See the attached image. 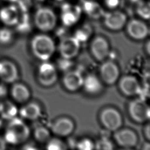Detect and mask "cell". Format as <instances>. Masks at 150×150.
Wrapping results in <instances>:
<instances>
[{
    "mask_svg": "<svg viewBox=\"0 0 150 150\" xmlns=\"http://www.w3.org/2000/svg\"><path fill=\"white\" fill-rule=\"evenodd\" d=\"M30 45L35 56L43 62L47 61L53 55L56 50L54 40L46 34L35 36Z\"/></svg>",
    "mask_w": 150,
    "mask_h": 150,
    "instance_id": "6da1fadb",
    "label": "cell"
},
{
    "mask_svg": "<svg viewBox=\"0 0 150 150\" xmlns=\"http://www.w3.org/2000/svg\"><path fill=\"white\" fill-rule=\"evenodd\" d=\"M10 120L5 135V140L12 144L26 141L30 135V130L27 125L21 119L16 117Z\"/></svg>",
    "mask_w": 150,
    "mask_h": 150,
    "instance_id": "7a4b0ae2",
    "label": "cell"
},
{
    "mask_svg": "<svg viewBox=\"0 0 150 150\" xmlns=\"http://www.w3.org/2000/svg\"><path fill=\"white\" fill-rule=\"evenodd\" d=\"M34 22L38 29L43 32L53 30L56 24L54 12L48 8H39L35 13Z\"/></svg>",
    "mask_w": 150,
    "mask_h": 150,
    "instance_id": "3957f363",
    "label": "cell"
},
{
    "mask_svg": "<svg viewBox=\"0 0 150 150\" xmlns=\"http://www.w3.org/2000/svg\"><path fill=\"white\" fill-rule=\"evenodd\" d=\"M100 120L103 126L111 131L118 130L122 124V117L119 111L111 107L106 108L102 111Z\"/></svg>",
    "mask_w": 150,
    "mask_h": 150,
    "instance_id": "277c9868",
    "label": "cell"
},
{
    "mask_svg": "<svg viewBox=\"0 0 150 150\" xmlns=\"http://www.w3.org/2000/svg\"><path fill=\"white\" fill-rule=\"evenodd\" d=\"M38 80L44 87L53 86L57 80V73L55 66L47 61L43 62L38 70Z\"/></svg>",
    "mask_w": 150,
    "mask_h": 150,
    "instance_id": "5b68a950",
    "label": "cell"
},
{
    "mask_svg": "<svg viewBox=\"0 0 150 150\" xmlns=\"http://www.w3.org/2000/svg\"><path fill=\"white\" fill-rule=\"evenodd\" d=\"M128 112L131 118L137 122L142 123L149 118V106L141 100H135L130 102Z\"/></svg>",
    "mask_w": 150,
    "mask_h": 150,
    "instance_id": "8992f818",
    "label": "cell"
},
{
    "mask_svg": "<svg viewBox=\"0 0 150 150\" xmlns=\"http://www.w3.org/2000/svg\"><path fill=\"white\" fill-rule=\"evenodd\" d=\"M80 43L74 36H66L62 39L59 45V52L65 59L75 57L80 50Z\"/></svg>",
    "mask_w": 150,
    "mask_h": 150,
    "instance_id": "52a82bcc",
    "label": "cell"
},
{
    "mask_svg": "<svg viewBox=\"0 0 150 150\" xmlns=\"http://www.w3.org/2000/svg\"><path fill=\"white\" fill-rule=\"evenodd\" d=\"M101 79L105 84L112 85L116 83L120 76V70L117 65L112 61L103 62L100 68Z\"/></svg>",
    "mask_w": 150,
    "mask_h": 150,
    "instance_id": "ba28073f",
    "label": "cell"
},
{
    "mask_svg": "<svg viewBox=\"0 0 150 150\" xmlns=\"http://www.w3.org/2000/svg\"><path fill=\"white\" fill-rule=\"evenodd\" d=\"M90 49L93 56L98 61H104L107 57L110 52L108 42L101 36H97L92 40Z\"/></svg>",
    "mask_w": 150,
    "mask_h": 150,
    "instance_id": "9c48e42d",
    "label": "cell"
},
{
    "mask_svg": "<svg viewBox=\"0 0 150 150\" xmlns=\"http://www.w3.org/2000/svg\"><path fill=\"white\" fill-rule=\"evenodd\" d=\"M105 26L111 30H121L125 25L126 15L120 11H113L104 14Z\"/></svg>",
    "mask_w": 150,
    "mask_h": 150,
    "instance_id": "30bf717a",
    "label": "cell"
},
{
    "mask_svg": "<svg viewBox=\"0 0 150 150\" xmlns=\"http://www.w3.org/2000/svg\"><path fill=\"white\" fill-rule=\"evenodd\" d=\"M114 137L120 146L126 148L134 147L138 142L137 134L129 129H118L115 131Z\"/></svg>",
    "mask_w": 150,
    "mask_h": 150,
    "instance_id": "8fae6325",
    "label": "cell"
},
{
    "mask_svg": "<svg viewBox=\"0 0 150 150\" xmlns=\"http://www.w3.org/2000/svg\"><path fill=\"white\" fill-rule=\"evenodd\" d=\"M127 31L128 35L135 40H143L149 34L147 25L142 21L138 19H132L127 24Z\"/></svg>",
    "mask_w": 150,
    "mask_h": 150,
    "instance_id": "7c38bea8",
    "label": "cell"
},
{
    "mask_svg": "<svg viewBox=\"0 0 150 150\" xmlns=\"http://www.w3.org/2000/svg\"><path fill=\"white\" fill-rule=\"evenodd\" d=\"M121 91L127 96H134L141 92V86L137 79L131 75L123 76L119 81Z\"/></svg>",
    "mask_w": 150,
    "mask_h": 150,
    "instance_id": "4fadbf2b",
    "label": "cell"
},
{
    "mask_svg": "<svg viewBox=\"0 0 150 150\" xmlns=\"http://www.w3.org/2000/svg\"><path fill=\"white\" fill-rule=\"evenodd\" d=\"M84 77L77 70H70L65 73L63 77L64 87L69 91H76L79 90L83 83Z\"/></svg>",
    "mask_w": 150,
    "mask_h": 150,
    "instance_id": "5bb4252c",
    "label": "cell"
},
{
    "mask_svg": "<svg viewBox=\"0 0 150 150\" xmlns=\"http://www.w3.org/2000/svg\"><path fill=\"white\" fill-rule=\"evenodd\" d=\"M62 10L61 18L65 26H72L79 20L81 13V9L79 6L64 4L62 6Z\"/></svg>",
    "mask_w": 150,
    "mask_h": 150,
    "instance_id": "9a60e30c",
    "label": "cell"
},
{
    "mask_svg": "<svg viewBox=\"0 0 150 150\" xmlns=\"http://www.w3.org/2000/svg\"><path fill=\"white\" fill-rule=\"evenodd\" d=\"M74 128L71 120L67 117H61L56 120L52 125V131L59 137H67L70 135Z\"/></svg>",
    "mask_w": 150,
    "mask_h": 150,
    "instance_id": "2e32d148",
    "label": "cell"
},
{
    "mask_svg": "<svg viewBox=\"0 0 150 150\" xmlns=\"http://www.w3.org/2000/svg\"><path fill=\"white\" fill-rule=\"evenodd\" d=\"M20 15L18 8L15 5H9L0 10V19L6 25L13 26L18 23Z\"/></svg>",
    "mask_w": 150,
    "mask_h": 150,
    "instance_id": "e0dca14e",
    "label": "cell"
},
{
    "mask_svg": "<svg viewBox=\"0 0 150 150\" xmlns=\"http://www.w3.org/2000/svg\"><path fill=\"white\" fill-rule=\"evenodd\" d=\"M18 77V70L15 65L9 61L0 62V78L6 83H12Z\"/></svg>",
    "mask_w": 150,
    "mask_h": 150,
    "instance_id": "ac0fdd59",
    "label": "cell"
},
{
    "mask_svg": "<svg viewBox=\"0 0 150 150\" xmlns=\"http://www.w3.org/2000/svg\"><path fill=\"white\" fill-rule=\"evenodd\" d=\"M85 91L91 94H96L100 92L102 84L100 79L94 74H88L83 79V86Z\"/></svg>",
    "mask_w": 150,
    "mask_h": 150,
    "instance_id": "d6986e66",
    "label": "cell"
},
{
    "mask_svg": "<svg viewBox=\"0 0 150 150\" xmlns=\"http://www.w3.org/2000/svg\"><path fill=\"white\" fill-rule=\"evenodd\" d=\"M21 117L29 120H38L41 115L40 106L35 103H30L21 108L19 111Z\"/></svg>",
    "mask_w": 150,
    "mask_h": 150,
    "instance_id": "ffe728a7",
    "label": "cell"
},
{
    "mask_svg": "<svg viewBox=\"0 0 150 150\" xmlns=\"http://www.w3.org/2000/svg\"><path fill=\"white\" fill-rule=\"evenodd\" d=\"M11 94L13 98L19 103H24L28 101L30 97L29 89L23 84H15L11 90Z\"/></svg>",
    "mask_w": 150,
    "mask_h": 150,
    "instance_id": "44dd1931",
    "label": "cell"
},
{
    "mask_svg": "<svg viewBox=\"0 0 150 150\" xmlns=\"http://www.w3.org/2000/svg\"><path fill=\"white\" fill-rule=\"evenodd\" d=\"M82 6L84 12L92 18L97 19L104 14L101 7L94 1L84 0L82 2Z\"/></svg>",
    "mask_w": 150,
    "mask_h": 150,
    "instance_id": "7402d4cb",
    "label": "cell"
},
{
    "mask_svg": "<svg viewBox=\"0 0 150 150\" xmlns=\"http://www.w3.org/2000/svg\"><path fill=\"white\" fill-rule=\"evenodd\" d=\"M18 112L16 106L11 102L4 101L0 103V114L5 119L11 120L15 117Z\"/></svg>",
    "mask_w": 150,
    "mask_h": 150,
    "instance_id": "603a6c76",
    "label": "cell"
},
{
    "mask_svg": "<svg viewBox=\"0 0 150 150\" xmlns=\"http://www.w3.org/2000/svg\"><path fill=\"white\" fill-rule=\"evenodd\" d=\"M34 137L37 141L43 143L50 138V133L46 127L40 126L35 129Z\"/></svg>",
    "mask_w": 150,
    "mask_h": 150,
    "instance_id": "cb8c5ba5",
    "label": "cell"
},
{
    "mask_svg": "<svg viewBox=\"0 0 150 150\" xmlns=\"http://www.w3.org/2000/svg\"><path fill=\"white\" fill-rule=\"evenodd\" d=\"M136 11L140 17L145 19H148L150 17L149 4L148 2L139 1L138 2Z\"/></svg>",
    "mask_w": 150,
    "mask_h": 150,
    "instance_id": "d4e9b609",
    "label": "cell"
},
{
    "mask_svg": "<svg viewBox=\"0 0 150 150\" xmlns=\"http://www.w3.org/2000/svg\"><path fill=\"white\" fill-rule=\"evenodd\" d=\"M91 33V29L88 25H84L76 32L74 37L79 40L80 43L87 40Z\"/></svg>",
    "mask_w": 150,
    "mask_h": 150,
    "instance_id": "484cf974",
    "label": "cell"
},
{
    "mask_svg": "<svg viewBox=\"0 0 150 150\" xmlns=\"http://www.w3.org/2000/svg\"><path fill=\"white\" fill-rule=\"evenodd\" d=\"M46 148L49 150H61L65 149V145L59 138H50L47 141Z\"/></svg>",
    "mask_w": 150,
    "mask_h": 150,
    "instance_id": "4316f807",
    "label": "cell"
},
{
    "mask_svg": "<svg viewBox=\"0 0 150 150\" xmlns=\"http://www.w3.org/2000/svg\"><path fill=\"white\" fill-rule=\"evenodd\" d=\"M94 148L97 149L110 150L113 148V146L110 140L106 138H102L98 141L96 144H94Z\"/></svg>",
    "mask_w": 150,
    "mask_h": 150,
    "instance_id": "83f0119b",
    "label": "cell"
},
{
    "mask_svg": "<svg viewBox=\"0 0 150 150\" xmlns=\"http://www.w3.org/2000/svg\"><path fill=\"white\" fill-rule=\"evenodd\" d=\"M76 146L80 150H91L94 148V144L88 138H84L80 140Z\"/></svg>",
    "mask_w": 150,
    "mask_h": 150,
    "instance_id": "f1b7e54d",
    "label": "cell"
},
{
    "mask_svg": "<svg viewBox=\"0 0 150 150\" xmlns=\"http://www.w3.org/2000/svg\"><path fill=\"white\" fill-rule=\"evenodd\" d=\"M12 39V32L8 29H2L0 30V43H7Z\"/></svg>",
    "mask_w": 150,
    "mask_h": 150,
    "instance_id": "f546056e",
    "label": "cell"
},
{
    "mask_svg": "<svg viewBox=\"0 0 150 150\" xmlns=\"http://www.w3.org/2000/svg\"><path fill=\"white\" fill-rule=\"evenodd\" d=\"M31 5L30 0H19V6L21 10L25 12Z\"/></svg>",
    "mask_w": 150,
    "mask_h": 150,
    "instance_id": "4dcf8cb0",
    "label": "cell"
},
{
    "mask_svg": "<svg viewBox=\"0 0 150 150\" xmlns=\"http://www.w3.org/2000/svg\"><path fill=\"white\" fill-rule=\"evenodd\" d=\"M119 1V0H105V3L107 7L113 9L118 5Z\"/></svg>",
    "mask_w": 150,
    "mask_h": 150,
    "instance_id": "1f68e13d",
    "label": "cell"
},
{
    "mask_svg": "<svg viewBox=\"0 0 150 150\" xmlns=\"http://www.w3.org/2000/svg\"><path fill=\"white\" fill-rule=\"evenodd\" d=\"M144 134H145V135L146 138L148 139V140H149V138H150V129H149V124H148L145 127V130H144Z\"/></svg>",
    "mask_w": 150,
    "mask_h": 150,
    "instance_id": "d6a6232c",
    "label": "cell"
},
{
    "mask_svg": "<svg viewBox=\"0 0 150 150\" xmlns=\"http://www.w3.org/2000/svg\"><path fill=\"white\" fill-rule=\"evenodd\" d=\"M6 148L5 141L0 137V150H3Z\"/></svg>",
    "mask_w": 150,
    "mask_h": 150,
    "instance_id": "836d02e7",
    "label": "cell"
},
{
    "mask_svg": "<svg viewBox=\"0 0 150 150\" xmlns=\"http://www.w3.org/2000/svg\"><path fill=\"white\" fill-rule=\"evenodd\" d=\"M5 93V89H4V88L0 85V96L4 95Z\"/></svg>",
    "mask_w": 150,
    "mask_h": 150,
    "instance_id": "e575fe53",
    "label": "cell"
},
{
    "mask_svg": "<svg viewBox=\"0 0 150 150\" xmlns=\"http://www.w3.org/2000/svg\"><path fill=\"white\" fill-rule=\"evenodd\" d=\"M146 49H147V50H146V52L149 54V42H148L147 43V45H146Z\"/></svg>",
    "mask_w": 150,
    "mask_h": 150,
    "instance_id": "d590c367",
    "label": "cell"
},
{
    "mask_svg": "<svg viewBox=\"0 0 150 150\" xmlns=\"http://www.w3.org/2000/svg\"><path fill=\"white\" fill-rule=\"evenodd\" d=\"M4 1L9 2H16L18 0H4Z\"/></svg>",
    "mask_w": 150,
    "mask_h": 150,
    "instance_id": "8d00e7d4",
    "label": "cell"
},
{
    "mask_svg": "<svg viewBox=\"0 0 150 150\" xmlns=\"http://www.w3.org/2000/svg\"><path fill=\"white\" fill-rule=\"evenodd\" d=\"M130 1H131L132 2H134V3H135V2H139L140 0H129Z\"/></svg>",
    "mask_w": 150,
    "mask_h": 150,
    "instance_id": "74e56055",
    "label": "cell"
},
{
    "mask_svg": "<svg viewBox=\"0 0 150 150\" xmlns=\"http://www.w3.org/2000/svg\"><path fill=\"white\" fill-rule=\"evenodd\" d=\"M40 1H43V0H40Z\"/></svg>",
    "mask_w": 150,
    "mask_h": 150,
    "instance_id": "f35d334b",
    "label": "cell"
},
{
    "mask_svg": "<svg viewBox=\"0 0 150 150\" xmlns=\"http://www.w3.org/2000/svg\"><path fill=\"white\" fill-rule=\"evenodd\" d=\"M58 1H61V0H58Z\"/></svg>",
    "mask_w": 150,
    "mask_h": 150,
    "instance_id": "ab89813d",
    "label": "cell"
}]
</instances>
